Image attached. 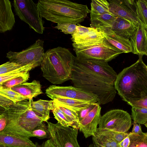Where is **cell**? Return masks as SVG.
Instances as JSON below:
<instances>
[{
	"label": "cell",
	"instance_id": "6da1fadb",
	"mask_svg": "<svg viewBox=\"0 0 147 147\" xmlns=\"http://www.w3.org/2000/svg\"><path fill=\"white\" fill-rule=\"evenodd\" d=\"M117 74L107 62L75 57L70 80L74 86L97 96L99 105L112 102Z\"/></svg>",
	"mask_w": 147,
	"mask_h": 147
},
{
	"label": "cell",
	"instance_id": "7a4b0ae2",
	"mask_svg": "<svg viewBox=\"0 0 147 147\" xmlns=\"http://www.w3.org/2000/svg\"><path fill=\"white\" fill-rule=\"evenodd\" d=\"M139 57L135 63L117 74L115 82V89L127 103L147 96V65L142 56Z\"/></svg>",
	"mask_w": 147,
	"mask_h": 147
},
{
	"label": "cell",
	"instance_id": "3957f363",
	"mask_svg": "<svg viewBox=\"0 0 147 147\" xmlns=\"http://www.w3.org/2000/svg\"><path fill=\"white\" fill-rule=\"evenodd\" d=\"M40 16L57 23H79L90 10L86 5L67 0H39L37 3Z\"/></svg>",
	"mask_w": 147,
	"mask_h": 147
},
{
	"label": "cell",
	"instance_id": "277c9868",
	"mask_svg": "<svg viewBox=\"0 0 147 147\" xmlns=\"http://www.w3.org/2000/svg\"><path fill=\"white\" fill-rule=\"evenodd\" d=\"M75 58L65 48L58 47L48 49L45 52L40 65L43 77L55 84L70 80Z\"/></svg>",
	"mask_w": 147,
	"mask_h": 147
},
{
	"label": "cell",
	"instance_id": "5b68a950",
	"mask_svg": "<svg viewBox=\"0 0 147 147\" xmlns=\"http://www.w3.org/2000/svg\"><path fill=\"white\" fill-rule=\"evenodd\" d=\"M28 100L14 103L6 109H0L5 114L7 120L6 127L1 132L14 133L30 138L32 137L30 131L44 121L32 110L30 100Z\"/></svg>",
	"mask_w": 147,
	"mask_h": 147
},
{
	"label": "cell",
	"instance_id": "8992f818",
	"mask_svg": "<svg viewBox=\"0 0 147 147\" xmlns=\"http://www.w3.org/2000/svg\"><path fill=\"white\" fill-rule=\"evenodd\" d=\"M13 5L16 14L36 32L43 34L44 22L40 16L37 4L31 0H14Z\"/></svg>",
	"mask_w": 147,
	"mask_h": 147
},
{
	"label": "cell",
	"instance_id": "52a82bcc",
	"mask_svg": "<svg viewBox=\"0 0 147 147\" xmlns=\"http://www.w3.org/2000/svg\"><path fill=\"white\" fill-rule=\"evenodd\" d=\"M44 45L43 40L38 39L33 44L21 51H9L7 53L6 57L9 61L22 66L31 63L37 64L40 66L45 54Z\"/></svg>",
	"mask_w": 147,
	"mask_h": 147
},
{
	"label": "cell",
	"instance_id": "ba28073f",
	"mask_svg": "<svg viewBox=\"0 0 147 147\" xmlns=\"http://www.w3.org/2000/svg\"><path fill=\"white\" fill-rule=\"evenodd\" d=\"M101 110L100 105L97 102L92 103L77 112L79 129L85 138L94 136L96 133L101 116Z\"/></svg>",
	"mask_w": 147,
	"mask_h": 147
},
{
	"label": "cell",
	"instance_id": "9c48e42d",
	"mask_svg": "<svg viewBox=\"0 0 147 147\" xmlns=\"http://www.w3.org/2000/svg\"><path fill=\"white\" fill-rule=\"evenodd\" d=\"M131 115L121 109L111 110L101 116L98 129L127 132L131 125Z\"/></svg>",
	"mask_w": 147,
	"mask_h": 147
},
{
	"label": "cell",
	"instance_id": "30bf717a",
	"mask_svg": "<svg viewBox=\"0 0 147 147\" xmlns=\"http://www.w3.org/2000/svg\"><path fill=\"white\" fill-rule=\"evenodd\" d=\"M46 122L51 139L56 147H80L77 140L78 129Z\"/></svg>",
	"mask_w": 147,
	"mask_h": 147
},
{
	"label": "cell",
	"instance_id": "8fae6325",
	"mask_svg": "<svg viewBox=\"0 0 147 147\" xmlns=\"http://www.w3.org/2000/svg\"><path fill=\"white\" fill-rule=\"evenodd\" d=\"M74 51L78 58L100 60L107 62L123 53L105 39L99 45Z\"/></svg>",
	"mask_w": 147,
	"mask_h": 147
},
{
	"label": "cell",
	"instance_id": "7c38bea8",
	"mask_svg": "<svg viewBox=\"0 0 147 147\" xmlns=\"http://www.w3.org/2000/svg\"><path fill=\"white\" fill-rule=\"evenodd\" d=\"M47 95L53 100L60 97L82 100L91 103L98 102L99 99L96 96L86 92L72 86H61L52 85L46 90Z\"/></svg>",
	"mask_w": 147,
	"mask_h": 147
},
{
	"label": "cell",
	"instance_id": "4fadbf2b",
	"mask_svg": "<svg viewBox=\"0 0 147 147\" xmlns=\"http://www.w3.org/2000/svg\"><path fill=\"white\" fill-rule=\"evenodd\" d=\"M110 12L117 17L126 19L138 26V18L134 0H109Z\"/></svg>",
	"mask_w": 147,
	"mask_h": 147
},
{
	"label": "cell",
	"instance_id": "5bb4252c",
	"mask_svg": "<svg viewBox=\"0 0 147 147\" xmlns=\"http://www.w3.org/2000/svg\"><path fill=\"white\" fill-rule=\"evenodd\" d=\"M74 51L86 49L102 43L105 39L102 32L96 29L90 31L86 36L71 38Z\"/></svg>",
	"mask_w": 147,
	"mask_h": 147
},
{
	"label": "cell",
	"instance_id": "9a60e30c",
	"mask_svg": "<svg viewBox=\"0 0 147 147\" xmlns=\"http://www.w3.org/2000/svg\"><path fill=\"white\" fill-rule=\"evenodd\" d=\"M30 138L9 132L0 133V146L2 147H34Z\"/></svg>",
	"mask_w": 147,
	"mask_h": 147
},
{
	"label": "cell",
	"instance_id": "2e32d148",
	"mask_svg": "<svg viewBox=\"0 0 147 147\" xmlns=\"http://www.w3.org/2000/svg\"><path fill=\"white\" fill-rule=\"evenodd\" d=\"M129 40L133 54L147 56V30L142 24L139 25Z\"/></svg>",
	"mask_w": 147,
	"mask_h": 147
},
{
	"label": "cell",
	"instance_id": "e0dca14e",
	"mask_svg": "<svg viewBox=\"0 0 147 147\" xmlns=\"http://www.w3.org/2000/svg\"><path fill=\"white\" fill-rule=\"evenodd\" d=\"M15 23V18L9 0H0V32L11 30Z\"/></svg>",
	"mask_w": 147,
	"mask_h": 147
},
{
	"label": "cell",
	"instance_id": "ac0fdd59",
	"mask_svg": "<svg viewBox=\"0 0 147 147\" xmlns=\"http://www.w3.org/2000/svg\"><path fill=\"white\" fill-rule=\"evenodd\" d=\"M117 17L111 12L103 14L90 15L91 26L102 32L111 30Z\"/></svg>",
	"mask_w": 147,
	"mask_h": 147
},
{
	"label": "cell",
	"instance_id": "d6986e66",
	"mask_svg": "<svg viewBox=\"0 0 147 147\" xmlns=\"http://www.w3.org/2000/svg\"><path fill=\"white\" fill-rule=\"evenodd\" d=\"M11 88L29 100L43 93L40 82L36 80L31 82H25Z\"/></svg>",
	"mask_w": 147,
	"mask_h": 147
},
{
	"label": "cell",
	"instance_id": "ffe728a7",
	"mask_svg": "<svg viewBox=\"0 0 147 147\" xmlns=\"http://www.w3.org/2000/svg\"><path fill=\"white\" fill-rule=\"evenodd\" d=\"M138 27L126 19L117 17L111 30L116 35L129 40Z\"/></svg>",
	"mask_w": 147,
	"mask_h": 147
},
{
	"label": "cell",
	"instance_id": "44dd1931",
	"mask_svg": "<svg viewBox=\"0 0 147 147\" xmlns=\"http://www.w3.org/2000/svg\"><path fill=\"white\" fill-rule=\"evenodd\" d=\"M105 39L123 53H132L133 49L129 39L115 34L112 30L102 32Z\"/></svg>",
	"mask_w": 147,
	"mask_h": 147
},
{
	"label": "cell",
	"instance_id": "7402d4cb",
	"mask_svg": "<svg viewBox=\"0 0 147 147\" xmlns=\"http://www.w3.org/2000/svg\"><path fill=\"white\" fill-rule=\"evenodd\" d=\"M30 106L32 110L38 116L41 117L44 121H47L50 118V111H52L55 106L53 100L39 99L34 101L30 100Z\"/></svg>",
	"mask_w": 147,
	"mask_h": 147
},
{
	"label": "cell",
	"instance_id": "603a6c76",
	"mask_svg": "<svg viewBox=\"0 0 147 147\" xmlns=\"http://www.w3.org/2000/svg\"><path fill=\"white\" fill-rule=\"evenodd\" d=\"M53 100L54 102L62 104L76 112L88 106L92 103L82 100L60 97H57Z\"/></svg>",
	"mask_w": 147,
	"mask_h": 147
},
{
	"label": "cell",
	"instance_id": "cb8c5ba5",
	"mask_svg": "<svg viewBox=\"0 0 147 147\" xmlns=\"http://www.w3.org/2000/svg\"><path fill=\"white\" fill-rule=\"evenodd\" d=\"M39 66L36 63H31L23 66L12 71L0 75V84L12 79L20 76L29 72L32 69Z\"/></svg>",
	"mask_w": 147,
	"mask_h": 147
},
{
	"label": "cell",
	"instance_id": "d4e9b609",
	"mask_svg": "<svg viewBox=\"0 0 147 147\" xmlns=\"http://www.w3.org/2000/svg\"><path fill=\"white\" fill-rule=\"evenodd\" d=\"M90 15L110 13L109 3L106 0H92L91 3Z\"/></svg>",
	"mask_w": 147,
	"mask_h": 147
},
{
	"label": "cell",
	"instance_id": "484cf974",
	"mask_svg": "<svg viewBox=\"0 0 147 147\" xmlns=\"http://www.w3.org/2000/svg\"><path fill=\"white\" fill-rule=\"evenodd\" d=\"M138 19L143 26L147 30V0L135 1Z\"/></svg>",
	"mask_w": 147,
	"mask_h": 147
},
{
	"label": "cell",
	"instance_id": "4316f807",
	"mask_svg": "<svg viewBox=\"0 0 147 147\" xmlns=\"http://www.w3.org/2000/svg\"><path fill=\"white\" fill-rule=\"evenodd\" d=\"M92 140L97 147H119L118 144L113 140L97 133L92 136Z\"/></svg>",
	"mask_w": 147,
	"mask_h": 147
},
{
	"label": "cell",
	"instance_id": "83f0119b",
	"mask_svg": "<svg viewBox=\"0 0 147 147\" xmlns=\"http://www.w3.org/2000/svg\"><path fill=\"white\" fill-rule=\"evenodd\" d=\"M130 143L128 147H147V135L146 133L136 134L129 133Z\"/></svg>",
	"mask_w": 147,
	"mask_h": 147
},
{
	"label": "cell",
	"instance_id": "f1b7e54d",
	"mask_svg": "<svg viewBox=\"0 0 147 147\" xmlns=\"http://www.w3.org/2000/svg\"><path fill=\"white\" fill-rule=\"evenodd\" d=\"M54 104L64 113L68 119L73 124L74 128L79 129L77 113L76 111L62 104L54 102Z\"/></svg>",
	"mask_w": 147,
	"mask_h": 147
},
{
	"label": "cell",
	"instance_id": "f546056e",
	"mask_svg": "<svg viewBox=\"0 0 147 147\" xmlns=\"http://www.w3.org/2000/svg\"><path fill=\"white\" fill-rule=\"evenodd\" d=\"M131 116L134 122L144 125L147 121V108L132 107Z\"/></svg>",
	"mask_w": 147,
	"mask_h": 147
},
{
	"label": "cell",
	"instance_id": "4dcf8cb0",
	"mask_svg": "<svg viewBox=\"0 0 147 147\" xmlns=\"http://www.w3.org/2000/svg\"><path fill=\"white\" fill-rule=\"evenodd\" d=\"M96 133L107 136L119 144L128 136L129 133L120 132L106 129L97 128Z\"/></svg>",
	"mask_w": 147,
	"mask_h": 147
},
{
	"label": "cell",
	"instance_id": "1f68e13d",
	"mask_svg": "<svg viewBox=\"0 0 147 147\" xmlns=\"http://www.w3.org/2000/svg\"><path fill=\"white\" fill-rule=\"evenodd\" d=\"M0 94L8 98L15 103L26 99L24 96L12 90L11 88L5 87L1 85H0Z\"/></svg>",
	"mask_w": 147,
	"mask_h": 147
},
{
	"label": "cell",
	"instance_id": "d6a6232c",
	"mask_svg": "<svg viewBox=\"0 0 147 147\" xmlns=\"http://www.w3.org/2000/svg\"><path fill=\"white\" fill-rule=\"evenodd\" d=\"M32 137L40 139H51V136L47 126L42 122L32 130L30 132Z\"/></svg>",
	"mask_w": 147,
	"mask_h": 147
},
{
	"label": "cell",
	"instance_id": "836d02e7",
	"mask_svg": "<svg viewBox=\"0 0 147 147\" xmlns=\"http://www.w3.org/2000/svg\"><path fill=\"white\" fill-rule=\"evenodd\" d=\"M54 106V108L52 111L55 118L58 121L57 123L65 127H71L74 128L73 124L62 111L55 105Z\"/></svg>",
	"mask_w": 147,
	"mask_h": 147
},
{
	"label": "cell",
	"instance_id": "e575fe53",
	"mask_svg": "<svg viewBox=\"0 0 147 147\" xmlns=\"http://www.w3.org/2000/svg\"><path fill=\"white\" fill-rule=\"evenodd\" d=\"M29 78L30 74L29 72L20 76L9 80L0 84V85L5 87L11 88L26 82L28 80Z\"/></svg>",
	"mask_w": 147,
	"mask_h": 147
},
{
	"label": "cell",
	"instance_id": "d590c367",
	"mask_svg": "<svg viewBox=\"0 0 147 147\" xmlns=\"http://www.w3.org/2000/svg\"><path fill=\"white\" fill-rule=\"evenodd\" d=\"M77 26L76 24L74 23H59L57 24L54 28L60 30L65 34L71 35L75 32Z\"/></svg>",
	"mask_w": 147,
	"mask_h": 147
},
{
	"label": "cell",
	"instance_id": "8d00e7d4",
	"mask_svg": "<svg viewBox=\"0 0 147 147\" xmlns=\"http://www.w3.org/2000/svg\"><path fill=\"white\" fill-rule=\"evenodd\" d=\"M23 66L15 63L7 61L0 66V75L12 71Z\"/></svg>",
	"mask_w": 147,
	"mask_h": 147
},
{
	"label": "cell",
	"instance_id": "74e56055",
	"mask_svg": "<svg viewBox=\"0 0 147 147\" xmlns=\"http://www.w3.org/2000/svg\"><path fill=\"white\" fill-rule=\"evenodd\" d=\"M94 29L93 28L86 27L80 25H77L75 32L71 35V38L85 36Z\"/></svg>",
	"mask_w": 147,
	"mask_h": 147
},
{
	"label": "cell",
	"instance_id": "f35d334b",
	"mask_svg": "<svg viewBox=\"0 0 147 147\" xmlns=\"http://www.w3.org/2000/svg\"><path fill=\"white\" fill-rule=\"evenodd\" d=\"M127 104L132 107H140L147 108V96L139 100L131 102Z\"/></svg>",
	"mask_w": 147,
	"mask_h": 147
},
{
	"label": "cell",
	"instance_id": "ab89813d",
	"mask_svg": "<svg viewBox=\"0 0 147 147\" xmlns=\"http://www.w3.org/2000/svg\"><path fill=\"white\" fill-rule=\"evenodd\" d=\"M14 103L10 99L0 94V109H6Z\"/></svg>",
	"mask_w": 147,
	"mask_h": 147
},
{
	"label": "cell",
	"instance_id": "60d3db41",
	"mask_svg": "<svg viewBox=\"0 0 147 147\" xmlns=\"http://www.w3.org/2000/svg\"><path fill=\"white\" fill-rule=\"evenodd\" d=\"M7 125V120L6 115L3 111L0 113V132L3 131Z\"/></svg>",
	"mask_w": 147,
	"mask_h": 147
},
{
	"label": "cell",
	"instance_id": "b9f144b4",
	"mask_svg": "<svg viewBox=\"0 0 147 147\" xmlns=\"http://www.w3.org/2000/svg\"><path fill=\"white\" fill-rule=\"evenodd\" d=\"M133 124V127L131 132L136 134H140L143 133L140 124L134 122Z\"/></svg>",
	"mask_w": 147,
	"mask_h": 147
},
{
	"label": "cell",
	"instance_id": "7bdbcfd3",
	"mask_svg": "<svg viewBox=\"0 0 147 147\" xmlns=\"http://www.w3.org/2000/svg\"><path fill=\"white\" fill-rule=\"evenodd\" d=\"M129 143L130 139L129 136H128L121 142L118 144L119 147H128L129 145Z\"/></svg>",
	"mask_w": 147,
	"mask_h": 147
},
{
	"label": "cell",
	"instance_id": "ee69618b",
	"mask_svg": "<svg viewBox=\"0 0 147 147\" xmlns=\"http://www.w3.org/2000/svg\"><path fill=\"white\" fill-rule=\"evenodd\" d=\"M40 145V147H56L51 139L43 142Z\"/></svg>",
	"mask_w": 147,
	"mask_h": 147
},
{
	"label": "cell",
	"instance_id": "f6af8a7d",
	"mask_svg": "<svg viewBox=\"0 0 147 147\" xmlns=\"http://www.w3.org/2000/svg\"><path fill=\"white\" fill-rule=\"evenodd\" d=\"M87 147H97L94 144H90Z\"/></svg>",
	"mask_w": 147,
	"mask_h": 147
},
{
	"label": "cell",
	"instance_id": "bcb514c9",
	"mask_svg": "<svg viewBox=\"0 0 147 147\" xmlns=\"http://www.w3.org/2000/svg\"><path fill=\"white\" fill-rule=\"evenodd\" d=\"M34 147H40V145H39L37 142H36L35 144Z\"/></svg>",
	"mask_w": 147,
	"mask_h": 147
},
{
	"label": "cell",
	"instance_id": "7dc6e473",
	"mask_svg": "<svg viewBox=\"0 0 147 147\" xmlns=\"http://www.w3.org/2000/svg\"><path fill=\"white\" fill-rule=\"evenodd\" d=\"M144 125H145V126L147 128V121Z\"/></svg>",
	"mask_w": 147,
	"mask_h": 147
},
{
	"label": "cell",
	"instance_id": "c3c4849f",
	"mask_svg": "<svg viewBox=\"0 0 147 147\" xmlns=\"http://www.w3.org/2000/svg\"><path fill=\"white\" fill-rule=\"evenodd\" d=\"M146 135H147V132L146 133Z\"/></svg>",
	"mask_w": 147,
	"mask_h": 147
},
{
	"label": "cell",
	"instance_id": "681fc988",
	"mask_svg": "<svg viewBox=\"0 0 147 147\" xmlns=\"http://www.w3.org/2000/svg\"><path fill=\"white\" fill-rule=\"evenodd\" d=\"M0 147H1V146H0Z\"/></svg>",
	"mask_w": 147,
	"mask_h": 147
}]
</instances>
